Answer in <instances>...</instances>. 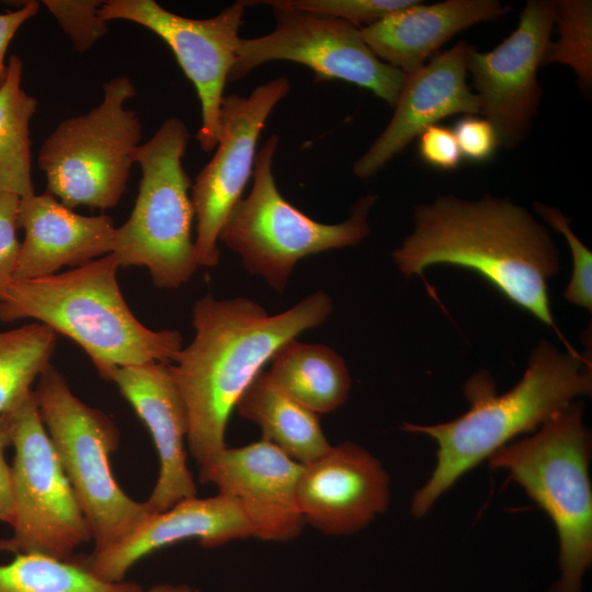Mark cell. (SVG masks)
I'll use <instances>...</instances> for the list:
<instances>
[{"label":"cell","instance_id":"cell-22","mask_svg":"<svg viewBox=\"0 0 592 592\" xmlns=\"http://www.w3.org/2000/svg\"><path fill=\"white\" fill-rule=\"evenodd\" d=\"M236 409L261 429L262 439L301 465L316 460L331 447L318 414L284 392L267 372L253 379Z\"/></svg>","mask_w":592,"mask_h":592},{"label":"cell","instance_id":"cell-2","mask_svg":"<svg viewBox=\"0 0 592 592\" xmlns=\"http://www.w3.org/2000/svg\"><path fill=\"white\" fill-rule=\"evenodd\" d=\"M392 258L407 277L434 264L477 272L571 349L548 296V281L560 267L558 250L547 228L524 207L490 195L474 201L439 196L414 208L413 229Z\"/></svg>","mask_w":592,"mask_h":592},{"label":"cell","instance_id":"cell-36","mask_svg":"<svg viewBox=\"0 0 592 592\" xmlns=\"http://www.w3.org/2000/svg\"><path fill=\"white\" fill-rule=\"evenodd\" d=\"M146 592H198L185 585L157 584Z\"/></svg>","mask_w":592,"mask_h":592},{"label":"cell","instance_id":"cell-12","mask_svg":"<svg viewBox=\"0 0 592 592\" xmlns=\"http://www.w3.org/2000/svg\"><path fill=\"white\" fill-rule=\"evenodd\" d=\"M246 4L238 1L209 19H191L168 11L153 0L103 1L105 22L123 20L157 34L174 54L194 84L201 103L202 124L196 139L205 152L218 141L219 112L240 43Z\"/></svg>","mask_w":592,"mask_h":592},{"label":"cell","instance_id":"cell-7","mask_svg":"<svg viewBox=\"0 0 592 592\" xmlns=\"http://www.w3.org/2000/svg\"><path fill=\"white\" fill-rule=\"evenodd\" d=\"M278 136H270L255 155L253 185L225 221L219 240L238 253L244 267L282 293L295 265L308 255L351 247L369 234L376 195L358 198L339 224L318 223L280 193L272 171Z\"/></svg>","mask_w":592,"mask_h":592},{"label":"cell","instance_id":"cell-33","mask_svg":"<svg viewBox=\"0 0 592 592\" xmlns=\"http://www.w3.org/2000/svg\"><path fill=\"white\" fill-rule=\"evenodd\" d=\"M418 137L419 155L424 162L443 171L458 168L463 157L452 128L435 124Z\"/></svg>","mask_w":592,"mask_h":592},{"label":"cell","instance_id":"cell-35","mask_svg":"<svg viewBox=\"0 0 592 592\" xmlns=\"http://www.w3.org/2000/svg\"><path fill=\"white\" fill-rule=\"evenodd\" d=\"M11 445V426L8 413L0 415V521L12 524L13 498L11 466L5 460V449Z\"/></svg>","mask_w":592,"mask_h":592},{"label":"cell","instance_id":"cell-16","mask_svg":"<svg viewBox=\"0 0 592 592\" xmlns=\"http://www.w3.org/2000/svg\"><path fill=\"white\" fill-rule=\"evenodd\" d=\"M389 485L388 473L374 455L355 443L343 442L303 465L297 505L305 524L325 535H350L387 510Z\"/></svg>","mask_w":592,"mask_h":592},{"label":"cell","instance_id":"cell-23","mask_svg":"<svg viewBox=\"0 0 592 592\" xmlns=\"http://www.w3.org/2000/svg\"><path fill=\"white\" fill-rule=\"evenodd\" d=\"M271 362L267 374L274 384L316 414L332 412L349 398V368L329 346L294 339L281 346Z\"/></svg>","mask_w":592,"mask_h":592},{"label":"cell","instance_id":"cell-30","mask_svg":"<svg viewBox=\"0 0 592 592\" xmlns=\"http://www.w3.org/2000/svg\"><path fill=\"white\" fill-rule=\"evenodd\" d=\"M41 3L49 10L69 36L73 48L80 53L89 50L107 33V22L100 15L103 1L44 0Z\"/></svg>","mask_w":592,"mask_h":592},{"label":"cell","instance_id":"cell-6","mask_svg":"<svg viewBox=\"0 0 592 592\" xmlns=\"http://www.w3.org/2000/svg\"><path fill=\"white\" fill-rule=\"evenodd\" d=\"M190 137L185 123L171 116L138 146V194L128 219L115 231L112 253L119 266H145L160 288L180 287L198 267L192 182L182 164Z\"/></svg>","mask_w":592,"mask_h":592},{"label":"cell","instance_id":"cell-32","mask_svg":"<svg viewBox=\"0 0 592 592\" xmlns=\"http://www.w3.org/2000/svg\"><path fill=\"white\" fill-rule=\"evenodd\" d=\"M462 157L474 162L489 160L499 146L493 126L485 117L466 115L453 128Z\"/></svg>","mask_w":592,"mask_h":592},{"label":"cell","instance_id":"cell-18","mask_svg":"<svg viewBox=\"0 0 592 592\" xmlns=\"http://www.w3.org/2000/svg\"><path fill=\"white\" fill-rule=\"evenodd\" d=\"M114 383L150 432L159 456V476L144 502L148 513H159L196 497L197 489L186 464L189 415L172 380L168 364L150 362L113 367L102 377Z\"/></svg>","mask_w":592,"mask_h":592},{"label":"cell","instance_id":"cell-15","mask_svg":"<svg viewBox=\"0 0 592 592\" xmlns=\"http://www.w3.org/2000/svg\"><path fill=\"white\" fill-rule=\"evenodd\" d=\"M303 465L261 439L225 447L200 465V480L234 498L252 530V537L286 543L305 526L296 499Z\"/></svg>","mask_w":592,"mask_h":592},{"label":"cell","instance_id":"cell-17","mask_svg":"<svg viewBox=\"0 0 592 592\" xmlns=\"http://www.w3.org/2000/svg\"><path fill=\"white\" fill-rule=\"evenodd\" d=\"M467 45L460 41L406 75L391 119L353 166L356 177H373L425 128L441 119L459 113L480 114L479 99L466 82Z\"/></svg>","mask_w":592,"mask_h":592},{"label":"cell","instance_id":"cell-25","mask_svg":"<svg viewBox=\"0 0 592 592\" xmlns=\"http://www.w3.org/2000/svg\"><path fill=\"white\" fill-rule=\"evenodd\" d=\"M0 592H144L127 581L110 582L94 574L80 557L59 559L16 554L0 565Z\"/></svg>","mask_w":592,"mask_h":592},{"label":"cell","instance_id":"cell-29","mask_svg":"<svg viewBox=\"0 0 592 592\" xmlns=\"http://www.w3.org/2000/svg\"><path fill=\"white\" fill-rule=\"evenodd\" d=\"M534 210L557 232L561 234L572 257V271L565 298L576 306L592 311V252L576 236L570 218L559 208L534 202Z\"/></svg>","mask_w":592,"mask_h":592},{"label":"cell","instance_id":"cell-4","mask_svg":"<svg viewBox=\"0 0 592 592\" xmlns=\"http://www.w3.org/2000/svg\"><path fill=\"white\" fill-rule=\"evenodd\" d=\"M113 253L60 274L14 280L0 298V321L32 319L78 343L103 377L113 367L169 364L182 349L177 330H152L129 309Z\"/></svg>","mask_w":592,"mask_h":592},{"label":"cell","instance_id":"cell-10","mask_svg":"<svg viewBox=\"0 0 592 592\" xmlns=\"http://www.w3.org/2000/svg\"><path fill=\"white\" fill-rule=\"evenodd\" d=\"M7 413L14 447L13 534L0 539V550L69 559L92 535L42 421L33 390Z\"/></svg>","mask_w":592,"mask_h":592},{"label":"cell","instance_id":"cell-8","mask_svg":"<svg viewBox=\"0 0 592 592\" xmlns=\"http://www.w3.org/2000/svg\"><path fill=\"white\" fill-rule=\"evenodd\" d=\"M103 92L99 105L61 121L38 151L46 192L71 209L115 207L140 145V121L125 107L137 93L132 80L117 76L104 83Z\"/></svg>","mask_w":592,"mask_h":592},{"label":"cell","instance_id":"cell-9","mask_svg":"<svg viewBox=\"0 0 592 592\" xmlns=\"http://www.w3.org/2000/svg\"><path fill=\"white\" fill-rule=\"evenodd\" d=\"M33 395L89 524L94 550L113 545L148 514L145 503L128 497L113 476L110 455L119 444L115 423L76 397L52 364L39 375Z\"/></svg>","mask_w":592,"mask_h":592},{"label":"cell","instance_id":"cell-1","mask_svg":"<svg viewBox=\"0 0 592 592\" xmlns=\"http://www.w3.org/2000/svg\"><path fill=\"white\" fill-rule=\"evenodd\" d=\"M331 311L325 292L276 315L242 297L206 295L196 301L194 339L168 369L186 406V441L198 465L226 447L229 417L262 367L285 343L323 323Z\"/></svg>","mask_w":592,"mask_h":592},{"label":"cell","instance_id":"cell-13","mask_svg":"<svg viewBox=\"0 0 592 592\" xmlns=\"http://www.w3.org/2000/svg\"><path fill=\"white\" fill-rule=\"evenodd\" d=\"M289 88L288 79L280 77L258 86L248 96L224 95L217 150L191 189L198 266L214 267L219 263L220 230L253 173L255 148L264 124Z\"/></svg>","mask_w":592,"mask_h":592},{"label":"cell","instance_id":"cell-28","mask_svg":"<svg viewBox=\"0 0 592 592\" xmlns=\"http://www.w3.org/2000/svg\"><path fill=\"white\" fill-rule=\"evenodd\" d=\"M250 3L285 8L341 20L354 26H369L417 0H266Z\"/></svg>","mask_w":592,"mask_h":592},{"label":"cell","instance_id":"cell-34","mask_svg":"<svg viewBox=\"0 0 592 592\" xmlns=\"http://www.w3.org/2000/svg\"><path fill=\"white\" fill-rule=\"evenodd\" d=\"M21 4L16 10L0 13V87L8 72V62H5L8 47L19 29L37 13L41 2L31 0Z\"/></svg>","mask_w":592,"mask_h":592},{"label":"cell","instance_id":"cell-27","mask_svg":"<svg viewBox=\"0 0 592 592\" xmlns=\"http://www.w3.org/2000/svg\"><path fill=\"white\" fill-rule=\"evenodd\" d=\"M558 38L549 43L543 65L569 66L583 91L592 84V2L590 0L556 1Z\"/></svg>","mask_w":592,"mask_h":592},{"label":"cell","instance_id":"cell-21","mask_svg":"<svg viewBox=\"0 0 592 592\" xmlns=\"http://www.w3.org/2000/svg\"><path fill=\"white\" fill-rule=\"evenodd\" d=\"M510 11L498 0H445L415 3L360 29L369 49L382 61L411 73L457 33Z\"/></svg>","mask_w":592,"mask_h":592},{"label":"cell","instance_id":"cell-26","mask_svg":"<svg viewBox=\"0 0 592 592\" xmlns=\"http://www.w3.org/2000/svg\"><path fill=\"white\" fill-rule=\"evenodd\" d=\"M56 342V333L39 322L0 330V415L32 390L50 365Z\"/></svg>","mask_w":592,"mask_h":592},{"label":"cell","instance_id":"cell-5","mask_svg":"<svg viewBox=\"0 0 592 592\" xmlns=\"http://www.w3.org/2000/svg\"><path fill=\"white\" fill-rule=\"evenodd\" d=\"M591 436L583 406L573 401L536 432L488 459L550 517L559 537L560 578L553 592H581L592 563Z\"/></svg>","mask_w":592,"mask_h":592},{"label":"cell","instance_id":"cell-24","mask_svg":"<svg viewBox=\"0 0 592 592\" xmlns=\"http://www.w3.org/2000/svg\"><path fill=\"white\" fill-rule=\"evenodd\" d=\"M22 72L21 58L12 55L0 87V192L20 198L35 194L30 124L37 107V100L22 88Z\"/></svg>","mask_w":592,"mask_h":592},{"label":"cell","instance_id":"cell-20","mask_svg":"<svg viewBox=\"0 0 592 592\" xmlns=\"http://www.w3.org/2000/svg\"><path fill=\"white\" fill-rule=\"evenodd\" d=\"M18 225L24 239L14 280L49 276L114 250L116 227L110 216L80 215L48 192L20 198Z\"/></svg>","mask_w":592,"mask_h":592},{"label":"cell","instance_id":"cell-11","mask_svg":"<svg viewBox=\"0 0 592 592\" xmlns=\"http://www.w3.org/2000/svg\"><path fill=\"white\" fill-rule=\"evenodd\" d=\"M273 10L276 24L271 33L240 38L229 82L242 79L267 61L288 60L310 68L317 81L343 80L395 105L406 73L378 59L358 27L303 11Z\"/></svg>","mask_w":592,"mask_h":592},{"label":"cell","instance_id":"cell-14","mask_svg":"<svg viewBox=\"0 0 592 592\" xmlns=\"http://www.w3.org/2000/svg\"><path fill=\"white\" fill-rule=\"evenodd\" d=\"M556 1L530 0L517 27L490 52L467 45L466 69L471 75L480 114L493 126L499 145L512 148L527 135L542 89L537 70L550 43Z\"/></svg>","mask_w":592,"mask_h":592},{"label":"cell","instance_id":"cell-31","mask_svg":"<svg viewBox=\"0 0 592 592\" xmlns=\"http://www.w3.org/2000/svg\"><path fill=\"white\" fill-rule=\"evenodd\" d=\"M20 197L0 192V298L14 281L20 246L16 231Z\"/></svg>","mask_w":592,"mask_h":592},{"label":"cell","instance_id":"cell-19","mask_svg":"<svg viewBox=\"0 0 592 592\" xmlns=\"http://www.w3.org/2000/svg\"><path fill=\"white\" fill-rule=\"evenodd\" d=\"M247 537H252V530L239 503L218 493L193 497L166 511L148 513L113 545L80 558L99 578L119 582L141 558L182 540L197 539L209 548Z\"/></svg>","mask_w":592,"mask_h":592},{"label":"cell","instance_id":"cell-3","mask_svg":"<svg viewBox=\"0 0 592 592\" xmlns=\"http://www.w3.org/2000/svg\"><path fill=\"white\" fill-rule=\"evenodd\" d=\"M591 391L590 357L574 349L560 351L546 340L533 350L522 379L503 394L498 395L488 372L474 374L464 386L470 407L463 415L432 425H402L403 431L428 435L437 444L433 473L413 496V515L423 517L462 476Z\"/></svg>","mask_w":592,"mask_h":592}]
</instances>
